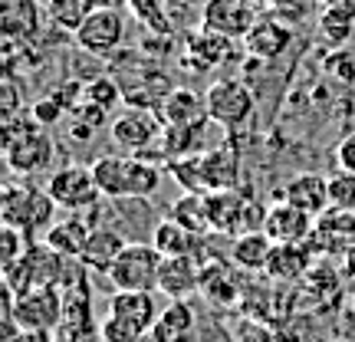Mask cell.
Here are the masks:
<instances>
[{"label": "cell", "instance_id": "9", "mask_svg": "<svg viewBox=\"0 0 355 342\" xmlns=\"http://www.w3.org/2000/svg\"><path fill=\"white\" fill-rule=\"evenodd\" d=\"M46 191L56 201L60 211H69V214H79V211H89L102 201V191L96 185V175H92V165H63L56 168L50 178H46Z\"/></svg>", "mask_w": 355, "mask_h": 342}, {"label": "cell", "instance_id": "16", "mask_svg": "<svg viewBox=\"0 0 355 342\" xmlns=\"http://www.w3.org/2000/svg\"><path fill=\"white\" fill-rule=\"evenodd\" d=\"M46 7L40 0H0V37L3 40H37Z\"/></svg>", "mask_w": 355, "mask_h": 342}, {"label": "cell", "instance_id": "42", "mask_svg": "<svg viewBox=\"0 0 355 342\" xmlns=\"http://www.w3.org/2000/svg\"><path fill=\"white\" fill-rule=\"evenodd\" d=\"M40 3H43V7H46V0H40Z\"/></svg>", "mask_w": 355, "mask_h": 342}, {"label": "cell", "instance_id": "35", "mask_svg": "<svg viewBox=\"0 0 355 342\" xmlns=\"http://www.w3.org/2000/svg\"><path fill=\"white\" fill-rule=\"evenodd\" d=\"M128 10H132V17H135L139 24L148 26V30H162V33L168 30L165 13H162V0H132Z\"/></svg>", "mask_w": 355, "mask_h": 342}, {"label": "cell", "instance_id": "30", "mask_svg": "<svg viewBox=\"0 0 355 342\" xmlns=\"http://www.w3.org/2000/svg\"><path fill=\"white\" fill-rule=\"evenodd\" d=\"M83 102L109 112L115 102H125V99H122V86H119L115 76H96L92 83H83Z\"/></svg>", "mask_w": 355, "mask_h": 342}, {"label": "cell", "instance_id": "27", "mask_svg": "<svg viewBox=\"0 0 355 342\" xmlns=\"http://www.w3.org/2000/svg\"><path fill=\"white\" fill-rule=\"evenodd\" d=\"M171 221L178 224H184L191 234H201L207 237L211 234V224H207V204H204V194H194V191H184L175 204H171V211H168Z\"/></svg>", "mask_w": 355, "mask_h": 342}, {"label": "cell", "instance_id": "21", "mask_svg": "<svg viewBox=\"0 0 355 342\" xmlns=\"http://www.w3.org/2000/svg\"><path fill=\"white\" fill-rule=\"evenodd\" d=\"M152 243L162 257H198V260H204V250H207L201 234H191L184 224H178L171 217L155 224Z\"/></svg>", "mask_w": 355, "mask_h": 342}, {"label": "cell", "instance_id": "11", "mask_svg": "<svg viewBox=\"0 0 355 342\" xmlns=\"http://www.w3.org/2000/svg\"><path fill=\"white\" fill-rule=\"evenodd\" d=\"M13 319L20 330L53 332L63 326V290L60 287H33L13 300Z\"/></svg>", "mask_w": 355, "mask_h": 342}, {"label": "cell", "instance_id": "13", "mask_svg": "<svg viewBox=\"0 0 355 342\" xmlns=\"http://www.w3.org/2000/svg\"><path fill=\"white\" fill-rule=\"evenodd\" d=\"M260 20V13L250 0H204L201 7V26L211 33L230 40H243L250 26Z\"/></svg>", "mask_w": 355, "mask_h": 342}, {"label": "cell", "instance_id": "29", "mask_svg": "<svg viewBox=\"0 0 355 342\" xmlns=\"http://www.w3.org/2000/svg\"><path fill=\"white\" fill-rule=\"evenodd\" d=\"M158 330L165 332L171 342H191L194 336V313L188 309L184 300H171L168 309H162L158 316Z\"/></svg>", "mask_w": 355, "mask_h": 342}, {"label": "cell", "instance_id": "10", "mask_svg": "<svg viewBox=\"0 0 355 342\" xmlns=\"http://www.w3.org/2000/svg\"><path fill=\"white\" fill-rule=\"evenodd\" d=\"M165 257L155 250V243H125V250L109 270V283L115 290H155L158 287V270Z\"/></svg>", "mask_w": 355, "mask_h": 342}, {"label": "cell", "instance_id": "25", "mask_svg": "<svg viewBox=\"0 0 355 342\" xmlns=\"http://www.w3.org/2000/svg\"><path fill=\"white\" fill-rule=\"evenodd\" d=\"M89 234H92V228H89L86 221H79V214H73V217H66V221H56V224L46 230L43 243H50L56 254L79 257V260H83V250H86Z\"/></svg>", "mask_w": 355, "mask_h": 342}, {"label": "cell", "instance_id": "40", "mask_svg": "<svg viewBox=\"0 0 355 342\" xmlns=\"http://www.w3.org/2000/svg\"><path fill=\"white\" fill-rule=\"evenodd\" d=\"M132 0H96V7H105V10H125Z\"/></svg>", "mask_w": 355, "mask_h": 342}, {"label": "cell", "instance_id": "37", "mask_svg": "<svg viewBox=\"0 0 355 342\" xmlns=\"http://www.w3.org/2000/svg\"><path fill=\"white\" fill-rule=\"evenodd\" d=\"M339 162H343L345 171H355V132L339 145Z\"/></svg>", "mask_w": 355, "mask_h": 342}, {"label": "cell", "instance_id": "38", "mask_svg": "<svg viewBox=\"0 0 355 342\" xmlns=\"http://www.w3.org/2000/svg\"><path fill=\"white\" fill-rule=\"evenodd\" d=\"M13 342H53L50 332H30V330H20Z\"/></svg>", "mask_w": 355, "mask_h": 342}, {"label": "cell", "instance_id": "24", "mask_svg": "<svg viewBox=\"0 0 355 342\" xmlns=\"http://www.w3.org/2000/svg\"><path fill=\"white\" fill-rule=\"evenodd\" d=\"M270 254H273V237L263 228L234 237V247H230V260L243 270H266Z\"/></svg>", "mask_w": 355, "mask_h": 342}, {"label": "cell", "instance_id": "6", "mask_svg": "<svg viewBox=\"0 0 355 342\" xmlns=\"http://www.w3.org/2000/svg\"><path fill=\"white\" fill-rule=\"evenodd\" d=\"M165 135V119L158 109L128 105L122 115H115L109 126V139L125 155H152L158 158V145Z\"/></svg>", "mask_w": 355, "mask_h": 342}, {"label": "cell", "instance_id": "2", "mask_svg": "<svg viewBox=\"0 0 355 342\" xmlns=\"http://www.w3.org/2000/svg\"><path fill=\"white\" fill-rule=\"evenodd\" d=\"M165 171L184 191L211 194V191L237 188V181H241V155L224 145V148H214V152H204V155L171 158Z\"/></svg>", "mask_w": 355, "mask_h": 342}, {"label": "cell", "instance_id": "33", "mask_svg": "<svg viewBox=\"0 0 355 342\" xmlns=\"http://www.w3.org/2000/svg\"><path fill=\"white\" fill-rule=\"evenodd\" d=\"M329 198L336 211H355V171H339L329 178Z\"/></svg>", "mask_w": 355, "mask_h": 342}, {"label": "cell", "instance_id": "23", "mask_svg": "<svg viewBox=\"0 0 355 342\" xmlns=\"http://www.w3.org/2000/svg\"><path fill=\"white\" fill-rule=\"evenodd\" d=\"M89 326H92V293H89V280L83 277L69 290H63V330L69 336H79L89 332Z\"/></svg>", "mask_w": 355, "mask_h": 342}, {"label": "cell", "instance_id": "12", "mask_svg": "<svg viewBox=\"0 0 355 342\" xmlns=\"http://www.w3.org/2000/svg\"><path fill=\"white\" fill-rule=\"evenodd\" d=\"M73 40H76L79 50L89 53V56H115L119 46L125 43V17H122V10L96 7L83 20V26L73 33Z\"/></svg>", "mask_w": 355, "mask_h": 342}, {"label": "cell", "instance_id": "15", "mask_svg": "<svg viewBox=\"0 0 355 342\" xmlns=\"http://www.w3.org/2000/svg\"><path fill=\"white\" fill-rule=\"evenodd\" d=\"M313 228H316V217L290 201L270 204L263 214V230L273 237V243H306Z\"/></svg>", "mask_w": 355, "mask_h": 342}, {"label": "cell", "instance_id": "20", "mask_svg": "<svg viewBox=\"0 0 355 342\" xmlns=\"http://www.w3.org/2000/svg\"><path fill=\"white\" fill-rule=\"evenodd\" d=\"M283 201L296 204L303 207L306 214L313 217H322L326 211L332 207V198H329V178L322 175H313V171H303V175H293L283 188Z\"/></svg>", "mask_w": 355, "mask_h": 342}, {"label": "cell", "instance_id": "41", "mask_svg": "<svg viewBox=\"0 0 355 342\" xmlns=\"http://www.w3.org/2000/svg\"><path fill=\"white\" fill-rule=\"evenodd\" d=\"M322 3H326V7H332V3H339V0H322Z\"/></svg>", "mask_w": 355, "mask_h": 342}, {"label": "cell", "instance_id": "34", "mask_svg": "<svg viewBox=\"0 0 355 342\" xmlns=\"http://www.w3.org/2000/svg\"><path fill=\"white\" fill-rule=\"evenodd\" d=\"M0 112H3V122H13L17 115H24V96H20V86H17V76H3L0 79Z\"/></svg>", "mask_w": 355, "mask_h": 342}, {"label": "cell", "instance_id": "26", "mask_svg": "<svg viewBox=\"0 0 355 342\" xmlns=\"http://www.w3.org/2000/svg\"><path fill=\"white\" fill-rule=\"evenodd\" d=\"M309 260H313V254L306 250V243H273L266 273L273 280H296L309 270Z\"/></svg>", "mask_w": 355, "mask_h": 342}, {"label": "cell", "instance_id": "3", "mask_svg": "<svg viewBox=\"0 0 355 342\" xmlns=\"http://www.w3.org/2000/svg\"><path fill=\"white\" fill-rule=\"evenodd\" d=\"M3 158L13 175H37L46 171L56 158V142L30 112L3 122Z\"/></svg>", "mask_w": 355, "mask_h": 342}, {"label": "cell", "instance_id": "28", "mask_svg": "<svg viewBox=\"0 0 355 342\" xmlns=\"http://www.w3.org/2000/svg\"><path fill=\"white\" fill-rule=\"evenodd\" d=\"M92 10L96 0H46V20L63 33H76Z\"/></svg>", "mask_w": 355, "mask_h": 342}, {"label": "cell", "instance_id": "31", "mask_svg": "<svg viewBox=\"0 0 355 342\" xmlns=\"http://www.w3.org/2000/svg\"><path fill=\"white\" fill-rule=\"evenodd\" d=\"M322 37L332 40V43H343V40L352 37V26H355V7H345L343 3H332L329 10L322 13Z\"/></svg>", "mask_w": 355, "mask_h": 342}, {"label": "cell", "instance_id": "1", "mask_svg": "<svg viewBox=\"0 0 355 342\" xmlns=\"http://www.w3.org/2000/svg\"><path fill=\"white\" fill-rule=\"evenodd\" d=\"M92 175L102 198H152L162 188L165 168L152 162V155H102L92 162Z\"/></svg>", "mask_w": 355, "mask_h": 342}, {"label": "cell", "instance_id": "4", "mask_svg": "<svg viewBox=\"0 0 355 342\" xmlns=\"http://www.w3.org/2000/svg\"><path fill=\"white\" fill-rule=\"evenodd\" d=\"M158 303L152 290H115L109 313L99 323L102 342H139L158 323Z\"/></svg>", "mask_w": 355, "mask_h": 342}, {"label": "cell", "instance_id": "39", "mask_svg": "<svg viewBox=\"0 0 355 342\" xmlns=\"http://www.w3.org/2000/svg\"><path fill=\"white\" fill-rule=\"evenodd\" d=\"M139 342H171V339H168V336H165V332H162V330H158V323H155V326H152V330H148V332H145V336H141V339Z\"/></svg>", "mask_w": 355, "mask_h": 342}, {"label": "cell", "instance_id": "14", "mask_svg": "<svg viewBox=\"0 0 355 342\" xmlns=\"http://www.w3.org/2000/svg\"><path fill=\"white\" fill-rule=\"evenodd\" d=\"M234 53H237V40L211 33V30L201 26V30L188 33V40H184V56H181V63L188 66L191 73H211L217 66L230 63Z\"/></svg>", "mask_w": 355, "mask_h": 342}, {"label": "cell", "instance_id": "5", "mask_svg": "<svg viewBox=\"0 0 355 342\" xmlns=\"http://www.w3.org/2000/svg\"><path fill=\"white\" fill-rule=\"evenodd\" d=\"M56 201L50 198L46 188H37V185H10L3 191V201H0V214H3V224L24 230L33 243H40L46 237V230L56 224Z\"/></svg>", "mask_w": 355, "mask_h": 342}, {"label": "cell", "instance_id": "19", "mask_svg": "<svg viewBox=\"0 0 355 342\" xmlns=\"http://www.w3.org/2000/svg\"><path fill=\"white\" fill-rule=\"evenodd\" d=\"M158 112L165 119V126H175V128H204V122H211L204 96H198L194 89H184V86L171 89L162 99Z\"/></svg>", "mask_w": 355, "mask_h": 342}, {"label": "cell", "instance_id": "17", "mask_svg": "<svg viewBox=\"0 0 355 342\" xmlns=\"http://www.w3.org/2000/svg\"><path fill=\"white\" fill-rule=\"evenodd\" d=\"M290 40H293V30L283 24V20H277V17H260L241 43L254 60H260V63H273V60H279V56L286 53Z\"/></svg>", "mask_w": 355, "mask_h": 342}, {"label": "cell", "instance_id": "7", "mask_svg": "<svg viewBox=\"0 0 355 342\" xmlns=\"http://www.w3.org/2000/svg\"><path fill=\"white\" fill-rule=\"evenodd\" d=\"M207 204V224L211 234H227V237H241L247 230H260L263 228V214H257L260 207H254L250 198H243L237 188H224V191H211L204 194Z\"/></svg>", "mask_w": 355, "mask_h": 342}, {"label": "cell", "instance_id": "8", "mask_svg": "<svg viewBox=\"0 0 355 342\" xmlns=\"http://www.w3.org/2000/svg\"><path fill=\"white\" fill-rule=\"evenodd\" d=\"M204 102H207L211 122H217L220 128H241L257 112V99L250 92V86L234 76L214 79L211 86L204 89Z\"/></svg>", "mask_w": 355, "mask_h": 342}, {"label": "cell", "instance_id": "36", "mask_svg": "<svg viewBox=\"0 0 355 342\" xmlns=\"http://www.w3.org/2000/svg\"><path fill=\"white\" fill-rule=\"evenodd\" d=\"M30 115H33L43 128H50V126H56V122L66 115V105L56 99V96H46V99H40V102H33V105H30Z\"/></svg>", "mask_w": 355, "mask_h": 342}, {"label": "cell", "instance_id": "32", "mask_svg": "<svg viewBox=\"0 0 355 342\" xmlns=\"http://www.w3.org/2000/svg\"><path fill=\"white\" fill-rule=\"evenodd\" d=\"M30 243H33V241L26 237L24 230L3 224V230H0V266L7 270L10 264H17V260L26 254V247H30Z\"/></svg>", "mask_w": 355, "mask_h": 342}, {"label": "cell", "instance_id": "18", "mask_svg": "<svg viewBox=\"0 0 355 342\" xmlns=\"http://www.w3.org/2000/svg\"><path fill=\"white\" fill-rule=\"evenodd\" d=\"M201 260L198 257H165L158 270V287L168 300H188L191 293L201 290Z\"/></svg>", "mask_w": 355, "mask_h": 342}, {"label": "cell", "instance_id": "22", "mask_svg": "<svg viewBox=\"0 0 355 342\" xmlns=\"http://www.w3.org/2000/svg\"><path fill=\"white\" fill-rule=\"evenodd\" d=\"M125 237L119 234V230H92L86 241V250H83V264H86V270H96V273H102V277H109V270H112V264L119 260V254L125 250Z\"/></svg>", "mask_w": 355, "mask_h": 342}]
</instances>
